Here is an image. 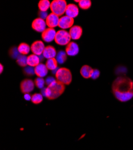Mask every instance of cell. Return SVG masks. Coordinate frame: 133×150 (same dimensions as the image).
Listing matches in <instances>:
<instances>
[{
    "label": "cell",
    "mask_w": 133,
    "mask_h": 150,
    "mask_svg": "<svg viewBox=\"0 0 133 150\" xmlns=\"http://www.w3.org/2000/svg\"><path fill=\"white\" fill-rule=\"evenodd\" d=\"M78 6L82 10H88L91 6V1L90 0H80Z\"/></svg>",
    "instance_id": "26"
},
{
    "label": "cell",
    "mask_w": 133,
    "mask_h": 150,
    "mask_svg": "<svg viewBox=\"0 0 133 150\" xmlns=\"http://www.w3.org/2000/svg\"><path fill=\"white\" fill-rule=\"evenodd\" d=\"M69 33L72 39L79 40L82 34V28L79 25H74L70 28Z\"/></svg>",
    "instance_id": "14"
},
{
    "label": "cell",
    "mask_w": 133,
    "mask_h": 150,
    "mask_svg": "<svg viewBox=\"0 0 133 150\" xmlns=\"http://www.w3.org/2000/svg\"><path fill=\"white\" fill-rule=\"evenodd\" d=\"M48 69L45 64L40 63L37 66L35 67V73L38 78H44L48 74Z\"/></svg>",
    "instance_id": "15"
},
{
    "label": "cell",
    "mask_w": 133,
    "mask_h": 150,
    "mask_svg": "<svg viewBox=\"0 0 133 150\" xmlns=\"http://www.w3.org/2000/svg\"><path fill=\"white\" fill-rule=\"evenodd\" d=\"M93 71V69L90 66L88 65H84L81 67L80 70V73L84 78L89 79L91 78Z\"/></svg>",
    "instance_id": "18"
},
{
    "label": "cell",
    "mask_w": 133,
    "mask_h": 150,
    "mask_svg": "<svg viewBox=\"0 0 133 150\" xmlns=\"http://www.w3.org/2000/svg\"><path fill=\"white\" fill-rule=\"evenodd\" d=\"M56 74V80L64 85H69L72 81V75L69 69L62 67L57 69Z\"/></svg>",
    "instance_id": "3"
},
{
    "label": "cell",
    "mask_w": 133,
    "mask_h": 150,
    "mask_svg": "<svg viewBox=\"0 0 133 150\" xmlns=\"http://www.w3.org/2000/svg\"><path fill=\"white\" fill-rule=\"evenodd\" d=\"M67 6L68 4L65 0H54L51 3L50 9L52 13L58 16H61L66 12Z\"/></svg>",
    "instance_id": "4"
},
{
    "label": "cell",
    "mask_w": 133,
    "mask_h": 150,
    "mask_svg": "<svg viewBox=\"0 0 133 150\" xmlns=\"http://www.w3.org/2000/svg\"><path fill=\"white\" fill-rule=\"evenodd\" d=\"M56 33L57 32L54 28H48L42 33V39L47 43H50L55 40Z\"/></svg>",
    "instance_id": "10"
},
{
    "label": "cell",
    "mask_w": 133,
    "mask_h": 150,
    "mask_svg": "<svg viewBox=\"0 0 133 150\" xmlns=\"http://www.w3.org/2000/svg\"><path fill=\"white\" fill-rule=\"evenodd\" d=\"M67 54L66 52L63 51H60L56 57V59H57L58 63L60 64H62L67 60Z\"/></svg>",
    "instance_id": "22"
},
{
    "label": "cell",
    "mask_w": 133,
    "mask_h": 150,
    "mask_svg": "<svg viewBox=\"0 0 133 150\" xmlns=\"http://www.w3.org/2000/svg\"><path fill=\"white\" fill-rule=\"evenodd\" d=\"M39 57H40V61H44V56H43L42 55H41L39 56Z\"/></svg>",
    "instance_id": "34"
},
{
    "label": "cell",
    "mask_w": 133,
    "mask_h": 150,
    "mask_svg": "<svg viewBox=\"0 0 133 150\" xmlns=\"http://www.w3.org/2000/svg\"><path fill=\"white\" fill-rule=\"evenodd\" d=\"M66 53L68 55L74 57L76 56L79 51L78 44L74 42H70L66 47Z\"/></svg>",
    "instance_id": "12"
},
{
    "label": "cell",
    "mask_w": 133,
    "mask_h": 150,
    "mask_svg": "<svg viewBox=\"0 0 133 150\" xmlns=\"http://www.w3.org/2000/svg\"><path fill=\"white\" fill-rule=\"evenodd\" d=\"M35 83L30 79H25L23 80L20 85V91L23 94L30 93L34 90Z\"/></svg>",
    "instance_id": "6"
},
{
    "label": "cell",
    "mask_w": 133,
    "mask_h": 150,
    "mask_svg": "<svg viewBox=\"0 0 133 150\" xmlns=\"http://www.w3.org/2000/svg\"><path fill=\"white\" fill-rule=\"evenodd\" d=\"M17 49L20 54L23 55H28L30 51H31V47L28 44L26 43H21L20 44H19Z\"/></svg>",
    "instance_id": "19"
},
{
    "label": "cell",
    "mask_w": 133,
    "mask_h": 150,
    "mask_svg": "<svg viewBox=\"0 0 133 150\" xmlns=\"http://www.w3.org/2000/svg\"><path fill=\"white\" fill-rule=\"evenodd\" d=\"M40 59L39 56L35 55V54H31L29 55L27 58V62H28V65L35 67L36 66H37L40 64Z\"/></svg>",
    "instance_id": "17"
},
{
    "label": "cell",
    "mask_w": 133,
    "mask_h": 150,
    "mask_svg": "<svg viewBox=\"0 0 133 150\" xmlns=\"http://www.w3.org/2000/svg\"><path fill=\"white\" fill-rule=\"evenodd\" d=\"M8 55L12 59H17L18 57L20 55L18 51L17 47L15 46L11 47L8 50Z\"/></svg>",
    "instance_id": "23"
},
{
    "label": "cell",
    "mask_w": 133,
    "mask_h": 150,
    "mask_svg": "<svg viewBox=\"0 0 133 150\" xmlns=\"http://www.w3.org/2000/svg\"><path fill=\"white\" fill-rule=\"evenodd\" d=\"M51 3L48 0H41L38 3V8L40 11H47L50 8Z\"/></svg>",
    "instance_id": "21"
},
{
    "label": "cell",
    "mask_w": 133,
    "mask_h": 150,
    "mask_svg": "<svg viewBox=\"0 0 133 150\" xmlns=\"http://www.w3.org/2000/svg\"><path fill=\"white\" fill-rule=\"evenodd\" d=\"M45 45L42 41L37 40L35 41L31 46V50L33 54L40 56L42 55L45 49Z\"/></svg>",
    "instance_id": "9"
},
{
    "label": "cell",
    "mask_w": 133,
    "mask_h": 150,
    "mask_svg": "<svg viewBox=\"0 0 133 150\" xmlns=\"http://www.w3.org/2000/svg\"><path fill=\"white\" fill-rule=\"evenodd\" d=\"M74 23V19L69 17L66 15L63 16L60 18L58 22V27L62 30H66L73 27Z\"/></svg>",
    "instance_id": "7"
},
{
    "label": "cell",
    "mask_w": 133,
    "mask_h": 150,
    "mask_svg": "<svg viewBox=\"0 0 133 150\" xmlns=\"http://www.w3.org/2000/svg\"><path fill=\"white\" fill-rule=\"evenodd\" d=\"M65 13L66 16L74 19L79 14V8L74 4H68Z\"/></svg>",
    "instance_id": "13"
},
{
    "label": "cell",
    "mask_w": 133,
    "mask_h": 150,
    "mask_svg": "<svg viewBox=\"0 0 133 150\" xmlns=\"http://www.w3.org/2000/svg\"><path fill=\"white\" fill-rule=\"evenodd\" d=\"M23 73L26 76H32L34 74H35V67H31L29 66H26L24 67V69H23Z\"/></svg>",
    "instance_id": "27"
},
{
    "label": "cell",
    "mask_w": 133,
    "mask_h": 150,
    "mask_svg": "<svg viewBox=\"0 0 133 150\" xmlns=\"http://www.w3.org/2000/svg\"><path fill=\"white\" fill-rule=\"evenodd\" d=\"M71 39V37L68 31L60 30L57 31L54 41L56 44L60 46H67L70 42Z\"/></svg>",
    "instance_id": "5"
},
{
    "label": "cell",
    "mask_w": 133,
    "mask_h": 150,
    "mask_svg": "<svg viewBox=\"0 0 133 150\" xmlns=\"http://www.w3.org/2000/svg\"><path fill=\"white\" fill-rule=\"evenodd\" d=\"M42 55L45 58H47L48 59L55 58L57 55V52L55 47L52 46H46L43 52Z\"/></svg>",
    "instance_id": "16"
},
{
    "label": "cell",
    "mask_w": 133,
    "mask_h": 150,
    "mask_svg": "<svg viewBox=\"0 0 133 150\" xmlns=\"http://www.w3.org/2000/svg\"><path fill=\"white\" fill-rule=\"evenodd\" d=\"M43 101V96L41 93H35L32 96L31 102L35 105H38Z\"/></svg>",
    "instance_id": "25"
},
{
    "label": "cell",
    "mask_w": 133,
    "mask_h": 150,
    "mask_svg": "<svg viewBox=\"0 0 133 150\" xmlns=\"http://www.w3.org/2000/svg\"><path fill=\"white\" fill-rule=\"evenodd\" d=\"M0 67H1V71H0V73H1H1H3V71L4 67H3V64H0Z\"/></svg>",
    "instance_id": "33"
},
{
    "label": "cell",
    "mask_w": 133,
    "mask_h": 150,
    "mask_svg": "<svg viewBox=\"0 0 133 150\" xmlns=\"http://www.w3.org/2000/svg\"><path fill=\"white\" fill-rule=\"evenodd\" d=\"M45 66L47 67L48 70H55L57 68L58 62H57V59L55 58H51V59H48L46 61Z\"/></svg>",
    "instance_id": "20"
},
{
    "label": "cell",
    "mask_w": 133,
    "mask_h": 150,
    "mask_svg": "<svg viewBox=\"0 0 133 150\" xmlns=\"http://www.w3.org/2000/svg\"><path fill=\"white\" fill-rule=\"evenodd\" d=\"M65 90V85L56 80L48 85L47 88H44L41 90L42 96L44 95L48 99L54 100L61 96Z\"/></svg>",
    "instance_id": "2"
},
{
    "label": "cell",
    "mask_w": 133,
    "mask_h": 150,
    "mask_svg": "<svg viewBox=\"0 0 133 150\" xmlns=\"http://www.w3.org/2000/svg\"><path fill=\"white\" fill-rule=\"evenodd\" d=\"M59 20V16L53 13H51L50 14L48 15V17L45 20L47 26H48V28H54L58 26Z\"/></svg>",
    "instance_id": "11"
},
{
    "label": "cell",
    "mask_w": 133,
    "mask_h": 150,
    "mask_svg": "<svg viewBox=\"0 0 133 150\" xmlns=\"http://www.w3.org/2000/svg\"><path fill=\"white\" fill-rule=\"evenodd\" d=\"M46 26L45 21L40 18H36L32 23V28L38 33H43L47 29Z\"/></svg>",
    "instance_id": "8"
},
{
    "label": "cell",
    "mask_w": 133,
    "mask_h": 150,
    "mask_svg": "<svg viewBox=\"0 0 133 150\" xmlns=\"http://www.w3.org/2000/svg\"><path fill=\"white\" fill-rule=\"evenodd\" d=\"M35 85L38 88L42 89L44 88V85L45 84V81L42 78H37L34 81Z\"/></svg>",
    "instance_id": "28"
},
{
    "label": "cell",
    "mask_w": 133,
    "mask_h": 150,
    "mask_svg": "<svg viewBox=\"0 0 133 150\" xmlns=\"http://www.w3.org/2000/svg\"><path fill=\"white\" fill-rule=\"evenodd\" d=\"M56 79H55L53 77H48L46 79H45V83L48 86L49 85H50L52 82H53L54 81H56Z\"/></svg>",
    "instance_id": "31"
},
{
    "label": "cell",
    "mask_w": 133,
    "mask_h": 150,
    "mask_svg": "<svg viewBox=\"0 0 133 150\" xmlns=\"http://www.w3.org/2000/svg\"><path fill=\"white\" fill-rule=\"evenodd\" d=\"M100 71L98 69H93V71L91 74V78L94 80H95L100 76Z\"/></svg>",
    "instance_id": "29"
},
{
    "label": "cell",
    "mask_w": 133,
    "mask_h": 150,
    "mask_svg": "<svg viewBox=\"0 0 133 150\" xmlns=\"http://www.w3.org/2000/svg\"><path fill=\"white\" fill-rule=\"evenodd\" d=\"M24 98L26 100H31V98H32V96H31L29 94V93L28 94H25L24 95Z\"/></svg>",
    "instance_id": "32"
},
{
    "label": "cell",
    "mask_w": 133,
    "mask_h": 150,
    "mask_svg": "<svg viewBox=\"0 0 133 150\" xmlns=\"http://www.w3.org/2000/svg\"><path fill=\"white\" fill-rule=\"evenodd\" d=\"M27 58L28 57H26V55H23L20 54L16 59L17 64L22 67H26L28 66Z\"/></svg>",
    "instance_id": "24"
},
{
    "label": "cell",
    "mask_w": 133,
    "mask_h": 150,
    "mask_svg": "<svg viewBox=\"0 0 133 150\" xmlns=\"http://www.w3.org/2000/svg\"><path fill=\"white\" fill-rule=\"evenodd\" d=\"M38 16H39V18L42 19H47V18L48 17V15L47 13V11H40L38 12Z\"/></svg>",
    "instance_id": "30"
},
{
    "label": "cell",
    "mask_w": 133,
    "mask_h": 150,
    "mask_svg": "<svg viewBox=\"0 0 133 150\" xmlns=\"http://www.w3.org/2000/svg\"><path fill=\"white\" fill-rule=\"evenodd\" d=\"M112 91L118 100L128 102L133 97V81L127 76H119L113 82Z\"/></svg>",
    "instance_id": "1"
}]
</instances>
